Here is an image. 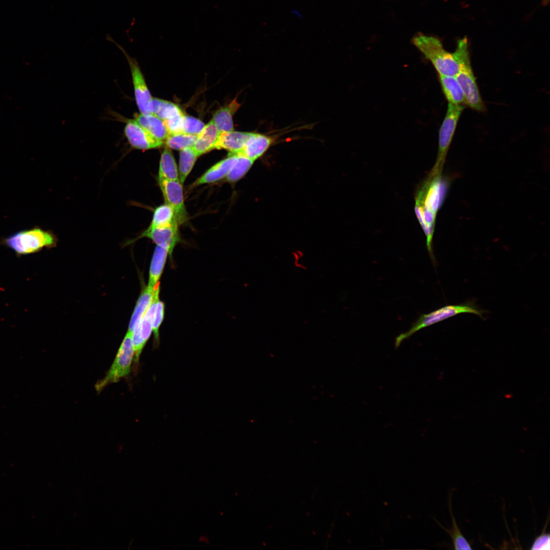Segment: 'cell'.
Here are the masks:
<instances>
[{
	"label": "cell",
	"instance_id": "6da1fadb",
	"mask_svg": "<svg viewBox=\"0 0 550 550\" xmlns=\"http://www.w3.org/2000/svg\"><path fill=\"white\" fill-rule=\"evenodd\" d=\"M450 183V179L443 175V171H430L416 192L415 211L425 233L426 247L433 264L436 263L432 248L436 217Z\"/></svg>",
	"mask_w": 550,
	"mask_h": 550
},
{
	"label": "cell",
	"instance_id": "7a4b0ae2",
	"mask_svg": "<svg viewBox=\"0 0 550 550\" xmlns=\"http://www.w3.org/2000/svg\"><path fill=\"white\" fill-rule=\"evenodd\" d=\"M453 54L459 67L455 77L463 92L465 104L474 110L484 112L485 107L471 65L469 41L466 36L457 40Z\"/></svg>",
	"mask_w": 550,
	"mask_h": 550
},
{
	"label": "cell",
	"instance_id": "3957f363",
	"mask_svg": "<svg viewBox=\"0 0 550 550\" xmlns=\"http://www.w3.org/2000/svg\"><path fill=\"white\" fill-rule=\"evenodd\" d=\"M57 238L50 231L35 226L3 238L0 244L12 250L17 257L33 254L44 248L56 246Z\"/></svg>",
	"mask_w": 550,
	"mask_h": 550
},
{
	"label": "cell",
	"instance_id": "277c9868",
	"mask_svg": "<svg viewBox=\"0 0 550 550\" xmlns=\"http://www.w3.org/2000/svg\"><path fill=\"white\" fill-rule=\"evenodd\" d=\"M412 42L439 75H456L459 67L453 52L447 51L438 38L418 33L413 38Z\"/></svg>",
	"mask_w": 550,
	"mask_h": 550
},
{
	"label": "cell",
	"instance_id": "5b68a950",
	"mask_svg": "<svg viewBox=\"0 0 550 550\" xmlns=\"http://www.w3.org/2000/svg\"><path fill=\"white\" fill-rule=\"evenodd\" d=\"M484 312V311L477 308L473 303L469 302L458 305H447L428 314H422L408 331L396 338L395 347L398 348L403 341L417 331L434 323L461 313L474 314L483 318Z\"/></svg>",
	"mask_w": 550,
	"mask_h": 550
},
{
	"label": "cell",
	"instance_id": "8992f818",
	"mask_svg": "<svg viewBox=\"0 0 550 550\" xmlns=\"http://www.w3.org/2000/svg\"><path fill=\"white\" fill-rule=\"evenodd\" d=\"M132 336V333L127 332L109 370L96 384L97 391H100L109 383L118 382L130 372L134 355Z\"/></svg>",
	"mask_w": 550,
	"mask_h": 550
},
{
	"label": "cell",
	"instance_id": "52a82bcc",
	"mask_svg": "<svg viewBox=\"0 0 550 550\" xmlns=\"http://www.w3.org/2000/svg\"><path fill=\"white\" fill-rule=\"evenodd\" d=\"M463 108L462 105L448 104L439 130L438 153L435 163L432 169L433 170H443L446 157Z\"/></svg>",
	"mask_w": 550,
	"mask_h": 550
},
{
	"label": "cell",
	"instance_id": "ba28073f",
	"mask_svg": "<svg viewBox=\"0 0 550 550\" xmlns=\"http://www.w3.org/2000/svg\"><path fill=\"white\" fill-rule=\"evenodd\" d=\"M106 39L115 43L119 47L128 61L131 71L135 100L140 112L142 114H151L150 105L152 98L136 60L130 57L111 36L107 35Z\"/></svg>",
	"mask_w": 550,
	"mask_h": 550
},
{
	"label": "cell",
	"instance_id": "9c48e42d",
	"mask_svg": "<svg viewBox=\"0 0 550 550\" xmlns=\"http://www.w3.org/2000/svg\"><path fill=\"white\" fill-rule=\"evenodd\" d=\"M158 183L166 204L174 210L178 224L184 222L186 218L183 193L182 184L179 180L158 179Z\"/></svg>",
	"mask_w": 550,
	"mask_h": 550
},
{
	"label": "cell",
	"instance_id": "30bf717a",
	"mask_svg": "<svg viewBox=\"0 0 550 550\" xmlns=\"http://www.w3.org/2000/svg\"><path fill=\"white\" fill-rule=\"evenodd\" d=\"M124 134L133 148L141 150L156 148L162 145V142L154 138L135 119L126 120Z\"/></svg>",
	"mask_w": 550,
	"mask_h": 550
},
{
	"label": "cell",
	"instance_id": "8fae6325",
	"mask_svg": "<svg viewBox=\"0 0 550 550\" xmlns=\"http://www.w3.org/2000/svg\"><path fill=\"white\" fill-rule=\"evenodd\" d=\"M178 224L176 222L165 227H149L137 239L147 237L151 239L157 246L167 250L171 257L176 244L180 240Z\"/></svg>",
	"mask_w": 550,
	"mask_h": 550
},
{
	"label": "cell",
	"instance_id": "7c38bea8",
	"mask_svg": "<svg viewBox=\"0 0 550 550\" xmlns=\"http://www.w3.org/2000/svg\"><path fill=\"white\" fill-rule=\"evenodd\" d=\"M274 141V138L272 136L253 132L240 151L229 153L228 155H242L254 161L267 151Z\"/></svg>",
	"mask_w": 550,
	"mask_h": 550
},
{
	"label": "cell",
	"instance_id": "4fadbf2b",
	"mask_svg": "<svg viewBox=\"0 0 550 550\" xmlns=\"http://www.w3.org/2000/svg\"><path fill=\"white\" fill-rule=\"evenodd\" d=\"M253 133L234 130L221 132L214 149H225L229 153L238 152L244 147Z\"/></svg>",
	"mask_w": 550,
	"mask_h": 550
},
{
	"label": "cell",
	"instance_id": "5bb4252c",
	"mask_svg": "<svg viewBox=\"0 0 550 550\" xmlns=\"http://www.w3.org/2000/svg\"><path fill=\"white\" fill-rule=\"evenodd\" d=\"M237 155H228V157L215 164L208 170L196 182L200 185L217 181L226 177L237 161Z\"/></svg>",
	"mask_w": 550,
	"mask_h": 550
},
{
	"label": "cell",
	"instance_id": "9a60e30c",
	"mask_svg": "<svg viewBox=\"0 0 550 550\" xmlns=\"http://www.w3.org/2000/svg\"><path fill=\"white\" fill-rule=\"evenodd\" d=\"M219 134L212 120L205 125L201 132L198 135L194 146V150L198 156L214 149L215 144Z\"/></svg>",
	"mask_w": 550,
	"mask_h": 550
},
{
	"label": "cell",
	"instance_id": "2e32d148",
	"mask_svg": "<svg viewBox=\"0 0 550 550\" xmlns=\"http://www.w3.org/2000/svg\"><path fill=\"white\" fill-rule=\"evenodd\" d=\"M439 81L444 94L449 104H465L463 92L455 76L440 75Z\"/></svg>",
	"mask_w": 550,
	"mask_h": 550
},
{
	"label": "cell",
	"instance_id": "e0dca14e",
	"mask_svg": "<svg viewBox=\"0 0 550 550\" xmlns=\"http://www.w3.org/2000/svg\"><path fill=\"white\" fill-rule=\"evenodd\" d=\"M135 120L158 140L162 142L169 134L163 121L152 114H137Z\"/></svg>",
	"mask_w": 550,
	"mask_h": 550
},
{
	"label": "cell",
	"instance_id": "ac0fdd59",
	"mask_svg": "<svg viewBox=\"0 0 550 550\" xmlns=\"http://www.w3.org/2000/svg\"><path fill=\"white\" fill-rule=\"evenodd\" d=\"M240 106V104L235 98L228 105L215 112L212 121L219 133L233 130V116Z\"/></svg>",
	"mask_w": 550,
	"mask_h": 550
},
{
	"label": "cell",
	"instance_id": "d6986e66",
	"mask_svg": "<svg viewBox=\"0 0 550 550\" xmlns=\"http://www.w3.org/2000/svg\"><path fill=\"white\" fill-rule=\"evenodd\" d=\"M169 253L167 250L159 246L156 247L149 270L148 286L154 289L158 286V281L162 273Z\"/></svg>",
	"mask_w": 550,
	"mask_h": 550
},
{
	"label": "cell",
	"instance_id": "ffe728a7",
	"mask_svg": "<svg viewBox=\"0 0 550 550\" xmlns=\"http://www.w3.org/2000/svg\"><path fill=\"white\" fill-rule=\"evenodd\" d=\"M156 288L152 289L147 286L142 291L131 316L128 332L132 333L135 327L141 322L144 315L152 301Z\"/></svg>",
	"mask_w": 550,
	"mask_h": 550
},
{
	"label": "cell",
	"instance_id": "44dd1931",
	"mask_svg": "<svg viewBox=\"0 0 550 550\" xmlns=\"http://www.w3.org/2000/svg\"><path fill=\"white\" fill-rule=\"evenodd\" d=\"M158 179L179 180L178 171L173 154L168 147L164 149L161 155Z\"/></svg>",
	"mask_w": 550,
	"mask_h": 550
},
{
	"label": "cell",
	"instance_id": "7402d4cb",
	"mask_svg": "<svg viewBox=\"0 0 550 550\" xmlns=\"http://www.w3.org/2000/svg\"><path fill=\"white\" fill-rule=\"evenodd\" d=\"M151 114L163 120L183 114L176 104L157 98H152L150 105Z\"/></svg>",
	"mask_w": 550,
	"mask_h": 550
},
{
	"label": "cell",
	"instance_id": "603a6c76",
	"mask_svg": "<svg viewBox=\"0 0 550 550\" xmlns=\"http://www.w3.org/2000/svg\"><path fill=\"white\" fill-rule=\"evenodd\" d=\"M193 147L180 150L179 164V179L183 184L192 170L198 157Z\"/></svg>",
	"mask_w": 550,
	"mask_h": 550
},
{
	"label": "cell",
	"instance_id": "cb8c5ba5",
	"mask_svg": "<svg viewBox=\"0 0 550 550\" xmlns=\"http://www.w3.org/2000/svg\"><path fill=\"white\" fill-rule=\"evenodd\" d=\"M176 222L177 221L174 210L169 205L166 203L157 207L155 209L152 222L149 227H165L171 225Z\"/></svg>",
	"mask_w": 550,
	"mask_h": 550
},
{
	"label": "cell",
	"instance_id": "d4e9b609",
	"mask_svg": "<svg viewBox=\"0 0 550 550\" xmlns=\"http://www.w3.org/2000/svg\"><path fill=\"white\" fill-rule=\"evenodd\" d=\"M198 135L183 132L169 134L166 138L167 147L177 150L193 147L196 142Z\"/></svg>",
	"mask_w": 550,
	"mask_h": 550
},
{
	"label": "cell",
	"instance_id": "484cf974",
	"mask_svg": "<svg viewBox=\"0 0 550 550\" xmlns=\"http://www.w3.org/2000/svg\"><path fill=\"white\" fill-rule=\"evenodd\" d=\"M451 500H450L449 503V510L452 519V527L450 529H447L441 526L444 529L451 537L454 548L455 549H472L470 544L466 540L465 538L462 535L460 530L459 529L457 524L455 518L453 515L452 509Z\"/></svg>",
	"mask_w": 550,
	"mask_h": 550
},
{
	"label": "cell",
	"instance_id": "4316f807",
	"mask_svg": "<svg viewBox=\"0 0 550 550\" xmlns=\"http://www.w3.org/2000/svg\"><path fill=\"white\" fill-rule=\"evenodd\" d=\"M237 155L238 156L237 161L226 177V180L230 182L241 179L248 172L254 161L245 156Z\"/></svg>",
	"mask_w": 550,
	"mask_h": 550
},
{
	"label": "cell",
	"instance_id": "83f0119b",
	"mask_svg": "<svg viewBox=\"0 0 550 550\" xmlns=\"http://www.w3.org/2000/svg\"><path fill=\"white\" fill-rule=\"evenodd\" d=\"M205 126L200 120L184 115L182 118V131L187 134L198 135Z\"/></svg>",
	"mask_w": 550,
	"mask_h": 550
},
{
	"label": "cell",
	"instance_id": "f1b7e54d",
	"mask_svg": "<svg viewBox=\"0 0 550 550\" xmlns=\"http://www.w3.org/2000/svg\"><path fill=\"white\" fill-rule=\"evenodd\" d=\"M164 313V304L159 299L157 302L156 308L152 323V331L154 335L155 339L157 341H158L159 339V328L163 319Z\"/></svg>",
	"mask_w": 550,
	"mask_h": 550
},
{
	"label": "cell",
	"instance_id": "f546056e",
	"mask_svg": "<svg viewBox=\"0 0 550 550\" xmlns=\"http://www.w3.org/2000/svg\"><path fill=\"white\" fill-rule=\"evenodd\" d=\"M183 116V113L163 120L169 134L182 132V123Z\"/></svg>",
	"mask_w": 550,
	"mask_h": 550
},
{
	"label": "cell",
	"instance_id": "4dcf8cb0",
	"mask_svg": "<svg viewBox=\"0 0 550 550\" xmlns=\"http://www.w3.org/2000/svg\"><path fill=\"white\" fill-rule=\"evenodd\" d=\"M530 549L549 550L550 549L549 534L543 532L537 537L533 542Z\"/></svg>",
	"mask_w": 550,
	"mask_h": 550
},
{
	"label": "cell",
	"instance_id": "1f68e13d",
	"mask_svg": "<svg viewBox=\"0 0 550 550\" xmlns=\"http://www.w3.org/2000/svg\"><path fill=\"white\" fill-rule=\"evenodd\" d=\"M549 0H542L541 4L542 6H546L549 4Z\"/></svg>",
	"mask_w": 550,
	"mask_h": 550
}]
</instances>
